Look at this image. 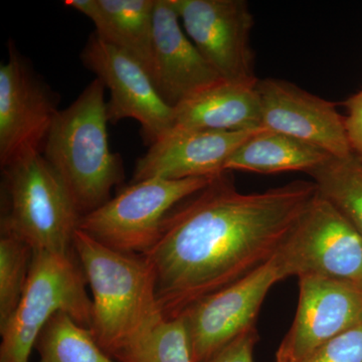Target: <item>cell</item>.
<instances>
[{
  "mask_svg": "<svg viewBox=\"0 0 362 362\" xmlns=\"http://www.w3.org/2000/svg\"><path fill=\"white\" fill-rule=\"evenodd\" d=\"M228 173L177 204L143 256L166 319L178 318L273 258L317 194L315 183L304 180L243 194Z\"/></svg>",
  "mask_w": 362,
  "mask_h": 362,
  "instance_id": "obj_1",
  "label": "cell"
},
{
  "mask_svg": "<svg viewBox=\"0 0 362 362\" xmlns=\"http://www.w3.org/2000/svg\"><path fill=\"white\" fill-rule=\"evenodd\" d=\"M74 251L92 292L90 332L113 358L163 316L156 275L144 257L114 251L81 230Z\"/></svg>",
  "mask_w": 362,
  "mask_h": 362,
  "instance_id": "obj_2",
  "label": "cell"
},
{
  "mask_svg": "<svg viewBox=\"0 0 362 362\" xmlns=\"http://www.w3.org/2000/svg\"><path fill=\"white\" fill-rule=\"evenodd\" d=\"M105 90L95 78L59 110L42 152L82 216L106 204L124 176L121 157L109 146Z\"/></svg>",
  "mask_w": 362,
  "mask_h": 362,
  "instance_id": "obj_3",
  "label": "cell"
},
{
  "mask_svg": "<svg viewBox=\"0 0 362 362\" xmlns=\"http://www.w3.org/2000/svg\"><path fill=\"white\" fill-rule=\"evenodd\" d=\"M1 169V235L23 240L33 252H73L82 216L42 153Z\"/></svg>",
  "mask_w": 362,
  "mask_h": 362,
  "instance_id": "obj_4",
  "label": "cell"
},
{
  "mask_svg": "<svg viewBox=\"0 0 362 362\" xmlns=\"http://www.w3.org/2000/svg\"><path fill=\"white\" fill-rule=\"evenodd\" d=\"M75 251L33 252L32 266L20 304L0 329V362H28L45 324L68 314L86 328L92 322V299Z\"/></svg>",
  "mask_w": 362,
  "mask_h": 362,
  "instance_id": "obj_5",
  "label": "cell"
},
{
  "mask_svg": "<svg viewBox=\"0 0 362 362\" xmlns=\"http://www.w3.org/2000/svg\"><path fill=\"white\" fill-rule=\"evenodd\" d=\"M214 178L153 177L131 182L103 206L83 216L78 230L114 251L144 256L156 244L166 216Z\"/></svg>",
  "mask_w": 362,
  "mask_h": 362,
  "instance_id": "obj_6",
  "label": "cell"
},
{
  "mask_svg": "<svg viewBox=\"0 0 362 362\" xmlns=\"http://www.w3.org/2000/svg\"><path fill=\"white\" fill-rule=\"evenodd\" d=\"M278 256L288 278L317 276L362 288V235L318 192Z\"/></svg>",
  "mask_w": 362,
  "mask_h": 362,
  "instance_id": "obj_7",
  "label": "cell"
},
{
  "mask_svg": "<svg viewBox=\"0 0 362 362\" xmlns=\"http://www.w3.org/2000/svg\"><path fill=\"white\" fill-rule=\"evenodd\" d=\"M288 278L278 252L267 263L181 314L194 362H206L256 327L257 316L274 285Z\"/></svg>",
  "mask_w": 362,
  "mask_h": 362,
  "instance_id": "obj_8",
  "label": "cell"
},
{
  "mask_svg": "<svg viewBox=\"0 0 362 362\" xmlns=\"http://www.w3.org/2000/svg\"><path fill=\"white\" fill-rule=\"evenodd\" d=\"M83 64L110 92L109 122L134 119L146 144H153L173 129L175 109L164 102L149 71L140 62L93 33L81 54Z\"/></svg>",
  "mask_w": 362,
  "mask_h": 362,
  "instance_id": "obj_9",
  "label": "cell"
},
{
  "mask_svg": "<svg viewBox=\"0 0 362 362\" xmlns=\"http://www.w3.org/2000/svg\"><path fill=\"white\" fill-rule=\"evenodd\" d=\"M8 59L0 65V165L42 153L59 98L11 42Z\"/></svg>",
  "mask_w": 362,
  "mask_h": 362,
  "instance_id": "obj_10",
  "label": "cell"
},
{
  "mask_svg": "<svg viewBox=\"0 0 362 362\" xmlns=\"http://www.w3.org/2000/svg\"><path fill=\"white\" fill-rule=\"evenodd\" d=\"M183 30L223 80L256 87L250 35L254 16L245 0H171Z\"/></svg>",
  "mask_w": 362,
  "mask_h": 362,
  "instance_id": "obj_11",
  "label": "cell"
},
{
  "mask_svg": "<svg viewBox=\"0 0 362 362\" xmlns=\"http://www.w3.org/2000/svg\"><path fill=\"white\" fill-rule=\"evenodd\" d=\"M298 279L296 315L275 362H304L333 338L362 323L361 287L317 276Z\"/></svg>",
  "mask_w": 362,
  "mask_h": 362,
  "instance_id": "obj_12",
  "label": "cell"
},
{
  "mask_svg": "<svg viewBox=\"0 0 362 362\" xmlns=\"http://www.w3.org/2000/svg\"><path fill=\"white\" fill-rule=\"evenodd\" d=\"M256 89L263 128L317 147L333 158L354 156L337 104L279 78L259 80Z\"/></svg>",
  "mask_w": 362,
  "mask_h": 362,
  "instance_id": "obj_13",
  "label": "cell"
},
{
  "mask_svg": "<svg viewBox=\"0 0 362 362\" xmlns=\"http://www.w3.org/2000/svg\"><path fill=\"white\" fill-rule=\"evenodd\" d=\"M265 129V128H262ZM258 130L207 131L173 128L136 162L132 182L148 178L216 177L226 162Z\"/></svg>",
  "mask_w": 362,
  "mask_h": 362,
  "instance_id": "obj_14",
  "label": "cell"
},
{
  "mask_svg": "<svg viewBox=\"0 0 362 362\" xmlns=\"http://www.w3.org/2000/svg\"><path fill=\"white\" fill-rule=\"evenodd\" d=\"M149 74L173 108L223 80L188 37L171 0H156Z\"/></svg>",
  "mask_w": 362,
  "mask_h": 362,
  "instance_id": "obj_15",
  "label": "cell"
},
{
  "mask_svg": "<svg viewBox=\"0 0 362 362\" xmlns=\"http://www.w3.org/2000/svg\"><path fill=\"white\" fill-rule=\"evenodd\" d=\"M173 128L185 130L251 131L263 128L256 87L221 80L181 102Z\"/></svg>",
  "mask_w": 362,
  "mask_h": 362,
  "instance_id": "obj_16",
  "label": "cell"
},
{
  "mask_svg": "<svg viewBox=\"0 0 362 362\" xmlns=\"http://www.w3.org/2000/svg\"><path fill=\"white\" fill-rule=\"evenodd\" d=\"M156 0H66L92 21L98 35L137 59L149 71Z\"/></svg>",
  "mask_w": 362,
  "mask_h": 362,
  "instance_id": "obj_17",
  "label": "cell"
},
{
  "mask_svg": "<svg viewBox=\"0 0 362 362\" xmlns=\"http://www.w3.org/2000/svg\"><path fill=\"white\" fill-rule=\"evenodd\" d=\"M332 156L323 150L289 136L262 129L252 136L226 162L225 170H242L261 175L285 171L311 173Z\"/></svg>",
  "mask_w": 362,
  "mask_h": 362,
  "instance_id": "obj_18",
  "label": "cell"
},
{
  "mask_svg": "<svg viewBox=\"0 0 362 362\" xmlns=\"http://www.w3.org/2000/svg\"><path fill=\"white\" fill-rule=\"evenodd\" d=\"M35 349L39 362H118L99 346L90 328L63 312L45 324Z\"/></svg>",
  "mask_w": 362,
  "mask_h": 362,
  "instance_id": "obj_19",
  "label": "cell"
},
{
  "mask_svg": "<svg viewBox=\"0 0 362 362\" xmlns=\"http://www.w3.org/2000/svg\"><path fill=\"white\" fill-rule=\"evenodd\" d=\"M317 192L337 207L362 235V160L331 158L308 173Z\"/></svg>",
  "mask_w": 362,
  "mask_h": 362,
  "instance_id": "obj_20",
  "label": "cell"
},
{
  "mask_svg": "<svg viewBox=\"0 0 362 362\" xmlns=\"http://www.w3.org/2000/svg\"><path fill=\"white\" fill-rule=\"evenodd\" d=\"M113 358L118 362H194L181 317L162 316Z\"/></svg>",
  "mask_w": 362,
  "mask_h": 362,
  "instance_id": "obj_21",
  "label": "cell"
},
{
  "mask_svg": "<svg viewBox=\"0 0 362 362\" xmlns=\"http://www.w3.org/2000/svg\"><path fill=\"white\" fill-rule=\"evenodd\" d=\"M33 251L23 240L1 235L0 239V329L13 315L25 292Z\"/></svg>",
  "mask_w": 362,
  "mask_h": 362,
  "instance_id": "obj_22",
  "label": "cell"
},
{
  "mask_svg": "<svg viewBox=\"0 0 362 362\" xmlns=\"http://www.w3.org/2000/svg\"><path fill=\"white\" fill-rule=\"evenodd\" d=\"M304 362H362V323L333 338Z\"/></svg>",
  "mask_w": 362,
  "mask_h": 362,
  "instance_id": "obj_23",
  "label": "cell"
},
{
  "mask_svg": "<svg viewBox=\"0 0 362 362\" xmlns=\"http://www.w3.org/2000/svg\"><path fill=\"white\" fill-rule=\"evenodd\" d=\"M258 341L256 327L247 331L206 362H254V349Z\"/></svg>",
  "mask_w": 362,
  "mask_h": 362,
  "instance_id": "obj_24",
  "label": "cell"
},
{
  "mask_svg": "<svg viewBox=\"0 0 362 362\" xmlns=\"http://www.w3.org/2000/svg\"><path fill=\"white\" fill-rule=\"evenodd\" d=\"M347 115L344 118L345 131L352 151L362 160V89L344 102Z\"/></svg>",
  "mask_w": 362,
  "mask_h": 362,
  "instance_id": "obj_25",
  "label": "cell"
}]
</instances>
